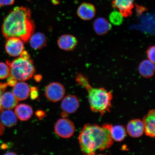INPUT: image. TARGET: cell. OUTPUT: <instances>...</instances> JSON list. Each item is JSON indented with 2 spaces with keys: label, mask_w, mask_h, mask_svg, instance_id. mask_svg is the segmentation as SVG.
Instances as JSON below:
<instances>
[{
  "label": "cell",
  "mask_w": 155,
  "mask_h": 155,
  "mask_svg": "<svg viewBox=\"0 0 155 155\" xmlns=\"http://www.w3.org/2000/svg\"><path fill=\"white\" fill-rule=\"evenodd\" d=\"M127 130L124 127L120 125L112 126L111 128V134L113 140L121 142L127 136Z\"/></svg>",
  "instance_id": "44dd1931"
},
{
  "label": "cell",
  "mask_w": 155,
  "mask_h": 155,
  "mask_svg": "<svg viewBox=\"0 0 155 155\" xmlns=\"http://www.w3.org/2000/svg\"><path fill=\"white\" fill-rule=\"evenodd\" d=\"M2 123L6 127H11L16 124L17 117L15 112L10 110H3L1 113Z\"/></svg>",
  "instance_id": "ffe728a7"
},
{
  "label": "cell",
  "mask_w": 155,
  "mask_h": 155,
  "mask_svg": "<svg viewBox=\"0 0 155 155\" xmlns=\"http://www.w3.org/2000/svg\"><path fill=\"white\" fill-rule=\"evenodd\" d=\"M127 132L130 137L138 138L144 133V126L142 120L139 119L131 120L128 123Z\"/></svg>",
  "instance_id": "30bf717a"
},
{
  "label": "cell",
  "mask_w": 155,
  "mask_h": 155,
  "mask_svg": "<svg viewBox=\"0 0 155 155\" xmlns=\"http://www.w3.org/2000/svg\"><path fill=\"white\" fill-rule=\"evenodd\" d=\"M36 115L40 119H41L45 116V114L43 111L39 110L36 112Z\"/></svg>",
  "instance_id": "f1b7e54d"
},
{
  "label": "cell",
  "mask_w": 155,
  "mask_h": 155,
  "mask_svg": "<svg viewBox=\"0 0 155 155\" xmlns=\"http://www.w3.org/2000/svg\"><path fill=\"white\" fill-rule=\"evenodd\" d=\"M139 73L145 78H150L153 76L155 71L154 63L147 59L140 63L138 67Z\"/></svg>",
  "instance_id": "2e32d148"
},
{
  "label": "cell",
  "mask_w": 155,
  "mask_h": 155,
  "mask_svg": "<svg viewBox=\"0 0 155 155\" xmlns=\"http://www.w3.org/2000/svg\"><path fill=\"white\" fill-rule=\"evenodd\" d=\"M29 40L31 47L35 50L41 49L46 46L47 43L45 36L41 32L33 34Z\"/></svg>",
  "instance_id": "d6986e66"
},
{
  "label": "cell",
  "mask_w": 155,
  "mask_h": 155,
  "mask_svg": "<svg viewBox=\"0 0 155 155\" xmlns=\"http://www.w3.org/2000/svg\"><path fill=\"white\" fill-rule=\"evenodd\" d=\"M42 78L40 76H36L35 77V79L37 81H38V82H39V81H40L41 80V79Z\"/></svg>",
  "instance_id": "4dcf8cb0"
},
{
  "label": "cell",
  "mask_w": 155,
  "mask_h": 155,
  "mask_svg": "<svg viewBox=\"0 0 155 155\" xmlns=\"http://www.w3.org/2000/svg\"><path fill=\"white\" fill-rule=\"evenodd\" d=\"M31 98L32 100L36 99L38 96V90L36 87H32L30 89Z\"/></svg>",
  "instance_id": "484cf974"
},
{
  "label": "cell",
  "mask_w": 155,
  "mask_h": 155,
  "mask_svg": "<svg viewBox=\"0 0 155 155\" xmlns=\"http://www.w3.org/2000/svg\"><path fill=\"white\" fill-rule=\"evenodd\" d=\"M30 89L27 83L22 81L17 82L13 88V94L19 101L26 100L30 95Z\"/></svg>",
  "instance_id": "5bb4252c"
},
{
  "label": "cell",
  "mask_w": 155,
  "mask_h": 155,
  "mask_svg": "<svg viewBox=\"0 0 155 155\" xmlns=\"http://www.w3.org/2000/svg\"><path fill=\"white\" fill-rule=\"evenodd\" d=\"M15 113L17 117L21 121L28 120L33 114L32 108L28 104H21L15 107Z\"/></svg>",
  "instance_id": "e0dca14e"
},
{
  "label": "cell",
  "mask_w": 155,
  "mask_h": 155,
  "mask_svg": "<svg viewBox=\"0 0 155 155\" xmlns=\"http://www.w3.org/2000/svg\"><path fill=\"white\" fill-rule=\"evenodd\" d=\"M8 84L7 83H0V114L3 110L1 105V98L4 92L6 89Z\"/></svg>",
  "instance_id": "d4e9b609"
},
{
  "label": "cell",
  "mask_w": 155,
  "mask_h": 155,
  "mask_svg": "<svg viewBox=\"0 0 155 155\" xmlns=\"http://www.w3.org/2000/svg\"><path fill=\"white\" fill-rule=\"evenodd\" d=\"M10 75L8 65L4 63L0 62V79L8 78Z\"/></svg>",
  "instance_id": "603a6c76"
},
{
  "label": "cell",
  "mask_w": 155,
  "mask_h": 155,
  "mask_svg": "<svg viewBox=\"0 0 155 155\" xmlns=\"http://www.w3.org/2000/svg\"><path fill=\"white\" fill-rule=\"evenodd\" d=\"M155 48L154 46H150L147 51V56L148 59L155 63Z\"/></svg>",
  "instance_id": "cb8c5ba5"
},
{
  "label": "cell",
  "mask_w": 155,
  "mask_h": 155,
  "mask_svg": "<svg viewBox=\"0 0 155 155\" xmlns=\"http://www.w3.org/2000/svg\"><path fill=\"white\" fill-rule=\"evenodd\" d=\"M96 9L92 4L83 3L78 8L77 14L79 18L85 21L90 20L95 16Z\"/></svg>",
  "instance_id": "8fae6325"
},
{
  "label": "cell",
  "mask_w": 155,
  "mask_h": 155,
  "mask_svg": "<svg viewBox=\"0 0 155 155\" xmlns=\"http://www.w3.org/2000/svg\"><path fill=\"white\" fill-rule=\"evenodd\" d=\"M93 27L95 32L100 35L107 34L112 28L109 21L102 17L97 18L94 21Z\"/></svg>",
  "instance_id": "9a60e30c"
},
{
  "label": "cell",
  "mask_w": 155,
  "mask_h": 155,
  "mask_svg": "<svg viewBox=\"0 0 155 155\" xmlns=\"http://www.w3.org/2000/svg\"><path fill=\"white\" fill-rule=\"evenodd\" d=\"M31 15V11L28 8H15L4 21L2 31L5 38L7 40L17 38L24 42H28L34 34L35 28Z\"/></svg>",
  "instance_id": "6da1fadb"
},
{
  "label": "cell",
  "mask_w": 155,
  "mask_h": 155,
  "mask_svg": "<svg viewBox=\"0 0 155 155\" xmlns=\"http://www.w3.org/2000/svg\"><path fill=\"white\" fill-rule=\"evenodd\" d=\"M56 134L64 138H69L72 137L75 131L73 122L67 119H60L57 122L54 127Z\"/></svg>",
  "instance_id": "5b68a950"
},
{
  "label": "cell",
  "mask_w": 155,
  "mask_h": 155,
  "mask_svg": "<svg viewBox=\"0 0 155 155\" xmlns=\"http://www.w3.org/2000/svg\"><path fill=\"white\" fill-rule=\"evenodd\" d=\"M65 93L64 87L61 83L53 82L48 84L45 90L46 98L50 101L56 102L63 98Z\"/></svg>",
  "instance_id": "8992f818"
},
{
  "label": "cell",
  "mask_w": 155,
  "mask_h": 155,
  "mask_svg": "<svg viewBox=\"0 0 155 155\" xmlns=\"http://www.w3.org/2000/svg\"><path fill=\"white\" fill-rule=\"evenodd\" d=\"M15 0H0V7L13 4Z\"/></svg>",
  "instance_id": "4316f807"
},
{
  "label": "cell",
  "mask_w": 155,
  "mask_h": 155,
  "mask_svg": "<svg viewBox=\"0 0 155 155\" xmlns=\"http://www.w3.org/2000/svg\"><path fill=\"white\" fill-rule=\"evenodd\" d=\"M124 18L123 15L119 11H114L110 13L109 15V21L115 26H119L123 23Z\"/></svg>",
  "instance_id": "7402d4cb"
},
{
  "label": "cell",
  "mask_w": 155,
  "mask_h": 155,
  "mask_svg": "<svg viewBox=\"0 0 155 155\" xmlns=\"http://www.w3.org/2000/svg\"><path fill=\"white\" fill-rule=\"evenodd\" d=\"M76 81L78 83L86 89L88 93V100L91 110L103 115L106 112L110 111L113 95L104 88L92 87L88 79L81 74H78Z\"/></svg>",
  "instance_id": "3957f363"
},
{
  "label": "cell",
  "mask_w": 155,
  "mask_h": 155,
  "mask_svg": "<svg viewBox=\"0 0 155 155\" xmlns=\"http://www.w3.org/2000/svg\"><path fill=\"white\" fill-rule=\"evenodd\" d=\"M112 125L105 124L101 127L96 124L85 125L79 137V141L83 154H95L111 147L114 140L111 134Z\"/></svg>",
  "instance_id": "7a4b0ae2"
},
{
  "label": "cell",
  "mask_w": 155,
  "mask_h": 155,
  "mask_svg": "<svg viewBox=\"0 0 155 155\" xmlns=\"http://www.w3.org/2000/svg\"><path fill=\"white\" fill-rule=\"evenodd\" d=\"M7 84L8 86L11 87H13L17 82V81L14 78L10 76L8 78Z\"/></svg>",
  "instance_id": "83f0119b"
},
{
  "label": "cell",
  "mask_w": 155,
  "mask_h": 155,
  "mask_svg": "<svg viewBox=\"0 0 155 155\" xmlns=\"http://www.w3.org/2000/svg\"><path fill=\"white\" fill-rule=\"evenodd\" d=\"M5 155H16V154L15 153H14L13 152H10V153H6Z\"/></svg>",
  "instance_id": "1f68e13d"
},
{
  "label": "cell",
  "mask_w": 155,
  "mask_h": 155,
  "mask_svg": "<svg viewBox=\"0 0 155 155\" xmlns=\"http://www.w3.org/2000/svg\"><path fill=\"white\" fill-rule=\"evenodd\" d=\"M155 111L151 110L143 119L144 132L147 136L154 138L155 136Z\"/></svg>",
  "instance_id": "9c48e42d"
},
{
  "label": "cell",
  "mask_w": 155,
  "mask_h": 155,
  "mask_svg": "<svg viewBox=\"0 0 155 155\" xmlns=\"http://www.w3.org/2000/svg\"><path fill=\"white\" fill-rule=\"evenodd\" d=\"M5 50L7 53L13 57L19 56L24 51V42L21 39L15 37L7 39Z\"/></svg>",
  "instance_id": "52a82bcc"
},
{
  "label": "cell",
  "mask_w": 155,
  "mask_h": 155,
  "mask_svg": "<svg viewBox=\"0 0 155 155\" xmlns=\"http://www.w3.org/2000/svg\"><path fill=\"white\" fill-rule=\"evenodd\" d=\"M78 44L77 39L72 35H63L58 39V45L61 49L66 51L73 50Z\"/></svg>",
  "instance_id": "4fadbf2b"
},
{
  "label": "cell",
  "mask_w": 155,
  "mask_h": 155,
  "mask_svg": "<svg viewBox=\"0 0 155 155\" xmlns=\"http://www.w3.org/2000/svg\"><path fill=\"white\" fill-rule=\"evenodd\" d=\"M79 106V102L77 97L73 95H68L63 99L61 104V108L67 114H73L76 112Z\"/></svg>",
  "instance_id": "7c38bea8"
},
{
  "label": "cell",
  "mask_w": 155,
  "mask_h": 155,
  "mask_svg": "<svg viewBox=\"0 0 155 155\" xmlns=\"http://www.w3.org/2000/svg\"><path fill=\"white\" fill-rule=\"evenodd\" d=\"M4 131V127L3 124L0 122V135L3 134Z\"/></svg>",
  "instance_id": "f546056e"
},
{
  "label": "cell",
  "mask_w": 155,
  "mask_h": 155,
  "mask_svg": "<svg viewBox=\"0 0 155 155\" xmlns=\"http://www.w3.org/2000/svg\"><path fill=\"white\" fill-rule=\"evenodd\" d=\"M18 103V100L13 93L7 92L3 94L1 98V105L3 109H12Z\"/></svg>",
  "instance_id": "ac0fdd59"
},
{
  "label": "cell",
  "mask_w": 155,
  "mask_h": 155,
  "mask_svg": "<svg viewBox=\"0 0 155 155\" xmlns=\"http://www.w3.org/2000/svg\"><path fill=\"white\" fill-rule=\"evenodd\" d=\"M10 71V76L17 81H24L31 78L35 73L33 62L28 52L24 51L12 61H7Z\"/></svg>",
  "instance_id": "277c9868"
},
{
  "label": "cell",
  "mask_w": 155,
  "mask_h": 155,
  "mask_svg": "<svg viewBox=\"0 0 155 155\" xmlns=\"http://www.w3.org/2000/svg\"><path fill=\"white\" fill-rule=\"evenodd\" d=\"M134 0H113L112 7L119 10L124 17L130 16L132 14V9L134 7Z\"/></svg>",
  "instance_id": "ba28073f"
}]
</instances>
